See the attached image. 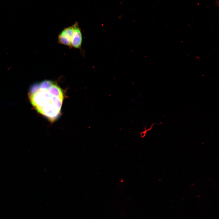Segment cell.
Here are the masks:
<instances>
[{"instance_id":"1","label":"cell","mask_w":219,"mask_h":219,"mask_svg":"<svg viewBox=\"0 0 219 219\" xmlns=\"http://www.w3.org/2000/svg\"><path fill=\"white\" fill-rule=\"evenodd\" d=\"M29 97L37 112L50 121L54 122L59 116L64 94L56 82L46 80L34 84L30 88Z\"/></svg>"},{"instance_id":"2","label":"cell","mask_w":219,"mask_h":219,"mask_svg":"<svg viewBox=\"0 0 219 219\" xmlns=\"http://www.w3.org/2000/svg\"><path fill=\"white\" fill-rule=\"evenodd\" d=\"M73 33L74 29L72 25L64 29L58 36L59 43L71 48V42Z\"/></svg>"},{"instance_id":"3","label":"cell","mask_w":219,"mask_h":219,"mask_svg":"<svg viewBox=\"0 0 219 219\" xmlns=\"http://www.w3.org/2000/svg\"><path fill=\"white\" fill-rule=\"evenodd\" d=\"M74 33L71 42V47L80 49L82 42V35L81 29L78 23L76 22L72 25Z\"/></svg>"}]
</instances>
